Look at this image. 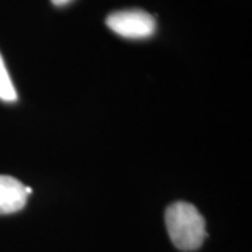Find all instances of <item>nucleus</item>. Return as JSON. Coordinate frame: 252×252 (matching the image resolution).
<instances>
[{
    "label": "nucleus",
    "mask_w": 252,
    "mask_h": 252,
    "mask_svg": "<svg viewBox=\"0 0 252 252\" xmlns=\"http://www.w3.org/2000/svg\"><path fill=\"white\" fill-rule=\"evenodd\" d=\"M0 99L6 102H14L17 99V91L11 81L3 56L0 54Z\"/></svg>",
    "instance_id": "obj_4"
},
{
    "label": "nucleus",
    "mask_w": 252,
    "mask_h": 252,
    "mask_svg": "<svg viewBox=\"0 0 252 252\" xmlns=\"http://www.w3.org/2000/svg\"><path fill=\"white\" fill-rule=\"evenodd\" d=\"M165 225L172 244L181 251H195L206 238L205 219L193 205L175 202L165 212Z\"/></svg>",
    "instance_id": "obj_1"
},
{
    "label": "nucleus",
    "mask_w": 252,
    "mask_h": 252,
    "mask_svg": "<svg viewBox=\"0 0 252 252\" xmlns=\"http://www.w3.org/2000/svg\"><path fill=\"white\" fill-rule=\"evenodd\" d=\"M51 1L54 3L55 6H59V7H61V6H64V4L70 3L72 0H51Z\"/></svg>",
    "instance_id": "obj_5"
},
{
    "label": "nucleus",
    "mask_w": 252,
    "mask_h": 252,
    "mask_svg": "<svg viewBox=\"0 0 252 252\" xmlns=\"http://www.w3.org/2000/svg\"><path fill=\"white\" fill-rule=\"evenodd\" d=\"M27 188L14 177L0 175V215L16 213L26 206Z\"/></svg>",
    "instance_id": "obj_3"
},
{
    "label": "nucleus",
    "mask_w": 252,
    "mask_h": 252,
    "mask_svg": "<svg viewBox=\"0 0 252 252\" xmlns=\"http://www.w3.org/2000/svg\"><path fill=\"white\" fill-rule=\"evenodd\" d=\"M107 27L119 36L127 39H146L156 32V18L147 11L139 9L121 10L109 14Z\"/></svg>",
    "instance_id": "obj_2"
}]
</instances>
